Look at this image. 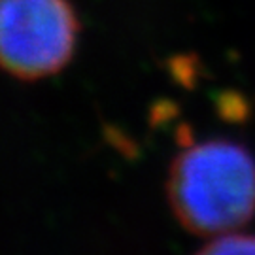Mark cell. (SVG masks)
Segmentation results:
<instances>
[{"mask_svg":"<svg viewBox=\"0 0 255 255\" xmlns=\"http://www.w3.org/2000/svg\"><path fill=\"white\" fill-rule=\"evenodd\" d=\"M201 254H255V235H242L237 231L219 235L201 248Z\"/></svg>","mask_w":255,"mask_h":255,"instance_id":"3","label":"cell"},{"mask_svg":"<svg viewBox=\"0 0 255 255\" xmlns=\"http://www.w3.org/2000/svg\"><path fill=\"white\" fill-rule=\"evenodd\" d=\"M166 187L174 216L193 235L233 233L255 216V159L235 140L183 146L170 164Z\"/></svg>","mask_w":255,"mask_h":255,"instance_id":"1","label":"cell"},{"mask_svg":"<svg viewBox=\"0 0 255 255\" xmlns=\"http://www.w3.org/2000/svg\"><path fill=\"white\" fill-rule=\"evenodd\" d=\"M219 112L227 121H242L246 118V101L237 93H225L218 101Z\"/></svg>","mask_w":255,"mask_h":255,"instance_id":"4","label":"cell"},{"mask_svg":"<svg viewBox=\"0 0 255 255\" xmlns=\"http://www.w3.org/2000/svg\"><path fill=\"white\" fill-rule=\"evenodd\" d=\"M68 0H0V68L23 80L57 74L76 47Z\"/></svg>","mask_w":255,"mask_h":255,"instance_id":"2","label":"cell"}]
</instances>
